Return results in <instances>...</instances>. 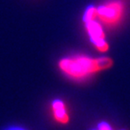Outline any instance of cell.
Instances as JSON below:
<instances>
[{
	"mask_svg": "<svg viewBox=\"0 0 130 130\" xmlns=\"http://www.w3.org/2000/svg\"><path fill=\"white\" fill-rule=\"evenodd\" d=\"M112 63V60L108 57L92 59L79 55L61 60L59 67L69 77L73 79H84L89 74L111 67Z\"/></svg>",
	"mask_w": 130,
	"mask_h": 130,
	"instance_id": "1",
	"label": "cell"
},
{
	"mask_svg": "<svg viewBox=\"0 0 130 130\" xmlns=\"http://www.w3.org/2000/svg\"><path fill=\"white\" fill-rule=\"evenodd\" d=\"M98 16L108 25H115L122 19L124 14V5L121 1L112 0L97 8Z\"/></svg>",
	"mask_w": 130,
	"mask_h": 130,
	"instance_id": "2",
	"label": "cell"
},
{
	"mask_svg": "<svg viewBox=\"0 0 130 130\" xmlns=\"http://www.w3.org/2000/svg\"><path fill=\"white\" fill-rule=\"evenodd\" d=\"M52 110L54 119L60 124H67L70 120L66 105L61 100H54L52 102Z\"/></svg>",
	"mask_w": 130,
	"mask_h": 130,
	"instance_id": "3",
	"label": "cell"
},
{
	"mask_svg": "<svg viewBox=\"0 0 130 130\" xmlns=\"http://www.w3.org/2000/svg\"><path fill=\"white\" fill-rule=\"evenodd\" d=\"M86 29H87L88 35H89V38L91 40V42L96 44V43H100L101 41L105 40V35L102 30V27L98 22L95 20L89 21L86 22Z\"/></svg>",
	"mask_w": 130,
	"mask_h": 130,
	"instance_id": "4",
	"label": "cell"
},
{
	"mask_svg": "<svg viewBox=\"0 0 130 130\" xmlns=\"http://www.w3.org/2000/svg\"><path fill=\"white\" fill-rule=\"evenodd\" d=\"M98 16V10L97 8L93 6H90L87 7L85 13L83 15V21L84 23L89 22V21L95 20V18Z\"/></svg>",
	"mask_w": 130,
	"mask_h": 130,
	"instance_id": "5",
	"label": "cell"
},
{
	"mask_svg": "<svg viewBox=\"0 0 130 130\" xmlns=\"http://www.w3.org/2000/svg\"><path fill=\"white\" fill-rule=\"evenodd\" d=\"M94 45H95L96 48L100 52H106L108 49V44L105 40L101 41V42L96 43V44H94Z\"/></svg>",
	"mask_w": 130,
	"mask_h": 130,
	"instance_id": "6",
	"label": "cell"
},
{
	"mask_svg": "<svg viewBox=\"0 0 130 130\" xmlns=\"http://www.w3.org/2000/svg\"><path fill=\"white\" fill-rule=\"evenodd\" d=\"M98 130H112L111 126H109V124L106 123V122H101L98 126Z\"/></svg>",
	"mask_w": 130,
	"mask_h": 130,
	"instance_id": "7",
	"label": "cell"
},
{
	"mask_svg": "<svg viewBox=\"0 0 130 130\" xmlns=\"http://www.w3.org/2000/svg\"><path fill=\"white\" fill-rule=\"evenodd\" d=\"M6 130H24V129H23V128H21V127H17V126H13V127L7 128Z\"/></svg>",
	"mask_w": 130,
	"mask_h": 130,
	"instance_id": "8",
	"label": "cell"
},
{
	"mask_svg": "<svg viewBox=\"0 0 130 130\" xmlns=\"http://www.w3.org/2000/svg\"><path fill=\"white\" fill-rule=\"evenodd\" d=\"M96 130H98V129H96Z\"/></svg>",
	"mask_w": 130,
	"mask_h": 130,
	"instance_id": "9",
	"label": "cell"
}]
</instances>
